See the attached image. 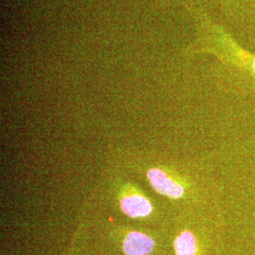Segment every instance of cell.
I'll return each mask as SVG.
<instances>
[{
	"instance_id": "cell-4",
	"label": "cell",
	"mask_w": 255,
	"mask_h": 255,
	"mask_svg": "<svg viewBox=\"0 0 255 255\" xmlns=\"http://www.w3.org/2000/svg\"><path fill=\"white\" fill-rule=\"evenodd\" d=\"M174 249L176 255H196L197 245L196 239L190 232H182L175 239Z\"/></svg>"
},
{
	"instance_id": "cell-2",
	"label": "cell",
	"mask_w": 255,
	"mask_h": 255,
	"mask_svg": "<svg viewBox=\"0 0 255 255\" xmlns=\"http://www.w3.org/2000/svg\"><path fill=\"white\" fill-rule=\"evenodd\" d=\"M152 238L139 232H132L123 241V252L127 255H146L154 249Z\"/></svg>"
},
{
	"instance_id": "cell-5",
	"label": "cell",
	"mask_w": 255,
	"mask_h": 255,
	"mask_svg": "<svg viewBox=\"0 0 255 255\" xmlns=\"http://www.w3.org/2000/svg\"><path fill=\"white\" fill-rule=\"evenodd\" d=\"M254 66H255V63H254Z\"/></svg>"
},
{
	"instance_id": "cell-1",
	"label": "cell",
	"mask_w": 255,
	"mask_h": 255,
	"mask_svg": "<svg viewBox=\"0 0 255 255\" xmlns=\"http://www.w3.org/2000/svg\"><path fill=\"white\" fill-rule=\"evenodd\" d=\"M147 178L154 190L172 199L181 198L184 190L181 184L174 182L164 171L153 168L147 172Z\"/></svg>"
},
{
	"instance_id": "cell-3",
	"label": "cell",
	"mask_w": 255,
	"mask_h": 255,
	"mask_svg": "<svg viewBox=\"0 0 255 255\" xmlns=\"http://www.w3.org/2000/svg\"><path fill=\"white\" fill-rule=\"evenodd\" d=\"M121 209L130 218H144L151 213L150 202L140 195H128L121 201Z\"/></svg>"
}]
</instances>
